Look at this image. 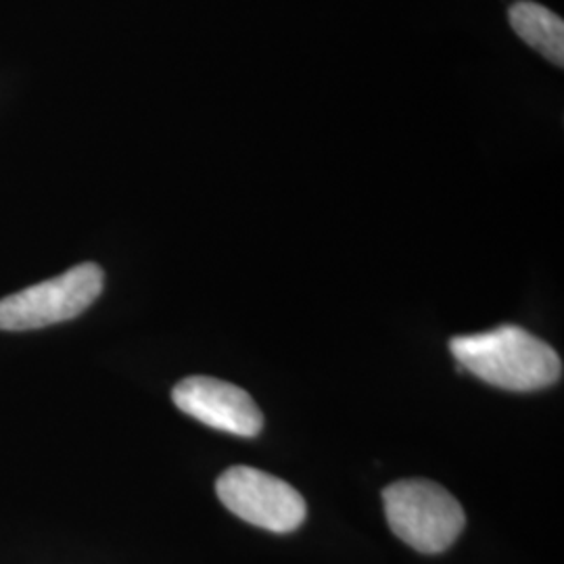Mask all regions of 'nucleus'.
Here are the masks:
<instances>
[{"instance_id":"obj_1","label":"nucleus","mask_w":564,"mask_h":564,"mask_svg":"<svg viewBox=\"0 0 564 564\" xmlns=\"http://www.w3.org/2000/svg\"><path fill=\"white\" fill-rule=\"evenodd\" d=\"M449 349L460 370L506 391H540L563 377L561 356L517 324L454 337Z\"/></svg>"},{"instance_id":"obj_3","label":"nucleus","mask_w":564,"mask_h":564,"mask_svg":"<svg viewBox=\"0 0 564 564\" xmlns=\"http://www.w3.org/2000/svg\"><path fill=\"white\" fill-rule=\"evenodd\" d=\"M105 274L97 263H80L51 281L32 284L0 300V330H36L74 321L102 293Z\"/></svg>"},{"instance_id":"obj_6","label":"nucleus","mask_w":564,"mask_h":564,"mask_svg":"<svg viewBox=\"0 0 564 564\" xmlns=\"http://www.w3.org/2000/svg\"><path fill=\"white\" fill-rule=\"evenodd\" d=\"M510 25L521 41L563 67L564 21L538 2H517L510 9Z\"/></svg>"},{"instance_id":"obj_4","label":"nucleus","mask_w":564,"mask_h":564,"mask_svg":"<svg viewBox=\"0 0 564 564\" xmlns=\"http://www.w3.org/2000/svg\"><path fill=\"white\" fill-rule=\"evenodd\" d=\"M216 494L245 523L272 533H291L305 521L307 506L293 485L251 466H230L216 484Z\"/></svg>"},{"instance_id":"obj_5","label":"nucleus","mask_w":564,"mask_h":564,"mask_svg":"<svg viewBox=\"0 0 564 564\" xmlns=\"http://www.w3.org/2000/svg\"><path fill=\"white\" fill-rule=\"evenodd\" d=\"M172 400L191 419L224 433L256 437L262 431V410L237 384L212 377H188L174 387Z\"/></svg>"},{"instance_id":"obj_2","label":"nucleus","mask_w":564,"mask_h":564,"mask_svg":"<svg viewBox=\"0 0 564 564\" xmlns=\"http://www.w3.org/2000/svg\"><path fill=\"white\" fill-rule=\"evenodd\" d=\"M384 514L403 544L421 554H442L466 524L460 502L442 485L405 479L384 487Z\"/></svg>"}]
</instances>
